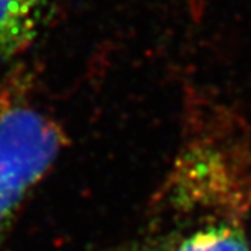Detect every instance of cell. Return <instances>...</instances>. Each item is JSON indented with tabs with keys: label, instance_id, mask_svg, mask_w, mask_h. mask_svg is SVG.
<instances>
[{
	"label": "cell",
	"instance_id": "1",
	"mask_svg": "<svg viewBox=\"0 0 251 251\" xmlns=\"http://www.w3.org/2000/svg\"><path fill=\"white\" fill-rule=\"evenodd\" d=\"M65 142L59 124L41 111L20 103L0 106V236Z\"/></svg>",
	"mask_w": 251,
	"mask_h": 251
},
{
	"label": "cell",
	"instance_id": "2",
	"mask_svg": "<svg viewBox=\"0 0 251 251\" xmlns=\"http://www.w3.org/2000/svg\"><path fill=\"white\" fill-rule=\"evenodd\" d=\"M47 0H0V61L25 50L37 35Z\"/></svg>",
	"mask_w": 251,
	"mask_h": 251
},
{
	"label": "cell",
	"instance_id": "3",
	"mask_svg": "<svg viewBox=\"0 0 251 251\" xmlns=\"http://www.w3.org/2000/svg\"><path fill=\"white\" fill-rule=\"evenodd\" d=\"M177 251H250V247L238 227L224 224L194 233Z\"/></svg>",
	"mask_w": 251,
	"mask_h": 251
}]
</instances>
